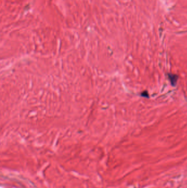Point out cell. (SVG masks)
Segmentation results:
<instances>
[{
    "label": "cell",
    "mask_w": 187,
    "mask_h": 188,
    "mask_svg": "<svg viewBox=\"0 0 187 188\" xmlns=\"http://www.w3.org/2000/svg\"><path fill=\"white\" fill-rule=\"evenodd\" d=\"M141 96H143V97H145V98H148L149 97V95H148V93L146 91H144V92H143L141 94Z\"/></svg>",
    "instance_id": "2"
},
{
    "label": "cell",
    "mask_w": 187,
    "mask_h": 188,
    "mask_svg": "<svg viewBox=\"0 0 187 188\" xmlns=\"http://www.w3.org/2000/svg\"><path fill=\"white\" fill-rule=\"evenodd\" d=\"M169 78L172 86H175L176 85L177 80H178V76H177V75H175V74H169Z\"/></svg>",
    "instance_id": "1"
}]
</instances>
